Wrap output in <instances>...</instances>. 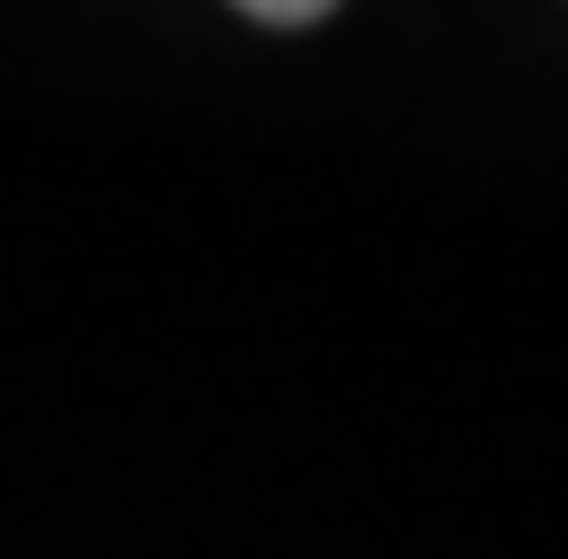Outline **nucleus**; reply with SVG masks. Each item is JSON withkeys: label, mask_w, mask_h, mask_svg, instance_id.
<instances>
[{"label": "nucleus", "mask_w": 568, "mask_h": 559, "mask_svg": "<svg viewBox=\"0 0 568 559\" xmlns=\"http://www.w3.org/2000/svg\"><path fill=\"white\" fill-rule=\"evenodd\" d=\"M240 18H257V27H311V18H328L337 0H231Z\"/></svg>", "instance_id": "f257e3e1"}]
</instances>
